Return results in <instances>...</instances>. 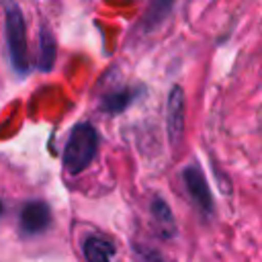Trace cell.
<instances>
[{"label": "cell", "mask_w": 262, "mask_h": 262, "mask_svg": "<svg viewBox=\"0 0 262 262\" xmlns=\"http://www.w3.org/2000/svg\"><path fill=\"white\" fill-rule=\"evenodd\" d=\"M51 225V211L43 201H29L20 209L18 227L23 235H39Z\"/></svg>", "instance_id": "277c9868"}, {"label": "cell", "mask_w": 262, "mask_h": 262, "mask_svg": "<svg viewBox=\"0 0 262 262\" xmlns=\"http://www.w3.org/2000/svg\"><path fill=\"white\" fill-rule=\"evenodd\" d=\"M0 215H2V203H0Z\"/></svg>", "instance_id": "8fae6325"}, {"label": "cell", "mask_w": 262, "mask_h": 262, "mask_svg": "<svg viewBox=\"0 0 262 262\" xmlns=\"http://www.w3.org/2000/svg\"><path fill=\"white\" fill-rule=\"evenodd\" d=\"M149 211H151V217L158 225V231L164 235V237H174L176 235V221H174V215L168 207V203L160 196L151 199V205H149Z\"/></svg>", "instance_id": "52a82bcc"}, {"label": "cell", "mask_w": 262, "mask_h": 262, "mask_svg": "<svg viewBox=\"0 0 262 262\" xmlns=\"http://www.w3.org/2000/svg\"><path fill=\"white\" fill-rule=\"evenodd\" d=\"M6 43L14 72L18 76H27L31 68L29 49H27V27L20 6L14 2L6 4Z\"/></svg>", "instance_id": "7a4b0ae2"}, {"label": "cell", "mask_w": 262, "mask_h": 262, "mask_svg": "<svg viewBox=\"0 0 262 262\" xmlns=\"http://www.w3.org/2000/svg\"><path fill=\"white\" fill-rule=\"evenodd\" d=\"M131 100H133V90L131 88H117V90H113V92H108V94L102 96L100 111L115 115V113L125 111Z\"/></svg>", "instance_id": "9c48e42d"}, {"label": "cell", "mask_w": 262, "mask_h": 262, "mask_svg": "<svg viewBox=\"0 0 262 262\" xmlns=\"http://www.w3.org/2000/svg\"><path fill=\"white\" fill-rule=\"evenodd\" d=\"M55 55H57V45H55V37L51 33V29L41 27L39 31V70L41 72H49L55 63Z\"/></svg>", "instance_id": "ba28073f"}, {"label": "cell", "mask_w": 262, "mask_h": 262, "mask_svg": "<svg viewBox=\"0 0 262 262\" xmlns=\"http://www.w3.org/2000/svg\"><path fill=\"white\" fill-rule=\"evenodd\" d=\"M96 151H98V131L94 129V125L88 121L76 123L68 135L61 154L63 168L70 174H80L96 158Z\"/></svg>", "instance_id": "6da1fadb"}, {"label": "cell", "mask_w": 262, "mask_h": 262, "mask_svg": "<svg viewBox=\"0 0 262 262\" xmlns=\"http://www.w3.org/2000/svg\"><path fill=\"white\" fill-rule=\"evenodd\" d=\"M82 252L86 262H111L115 256V246L106 237L90 233L82 242Z\"/></svg>", "instance_id": "8992f818"}, {"label": "cell", "mask_w": 262, "mask_h": 262, "mask_svg": "<svg viewBox=\"0 0 262 262\" xmlns=\"http://www.w3.org/2000/svg\"><path fill=\"white\" fill-rule=\"evenodd\" d=\"M166 129H168V139L170 145L176 147L182 139L184 133V92L180 86H174L168 94V104H166Z\"/></svg>", "instance_id": "5b68a950"}, {"label": "cell", "mask_w": 262, "mask_h": 262, "mask_svg": "<svg viewBox=\"0 0 262 262\" xmlns=\"http://www.w3.org/2000/svg\"><path fill=\"white\" fill-rule=\"evenodd\" d=\"M182 180H184V186H186L190 201L201 211V215L211 217L215 207H213V196H211V190H209V184L205 180L203 170L196 164H188L182 170Z\"/></svg>", "instance_id": "3957f363"}, {"label": "cell", "mask_w": 262, "mask_h": 262, "mask_svg": "<svg viewBox=\"0 0 262 262\" xmlns=\"http://www.w3.org/2000/svg\"><path fill=\"white\" fill-rule=\"evenodd\" d=\"M133 258H135V262H166V258L158 250H151V248L139 246V244L133 246Z\"/></svg>", "instance_id": "30bf717a"}]
</instances>
